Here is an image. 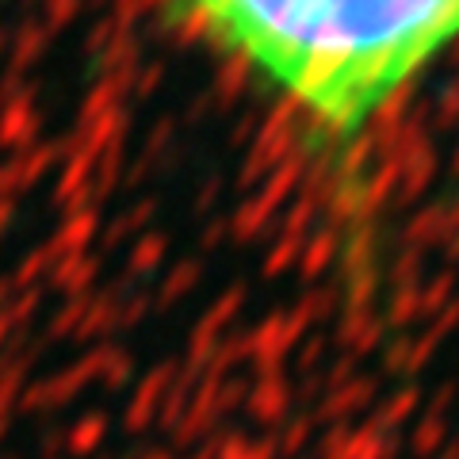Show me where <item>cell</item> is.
<instances>
[{"mask_svg": "<svg viewBox=\"0 0 459 459\" xmlns=\"http://www.w3.org/2000/svg\"><path fill=\"white\" fill-rule=\"evenodd\" d=\"M333 131L368 123L459 35V0H192Z\"/></svg>", "mask_w": 459, "mask_h": 459, "instance_id": "cell-1", "label": "cell"}]
</instances>
